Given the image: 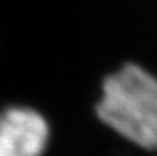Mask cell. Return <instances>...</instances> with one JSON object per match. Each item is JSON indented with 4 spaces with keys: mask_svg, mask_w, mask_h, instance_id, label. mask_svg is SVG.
Segmentation results:
<instances>
[{
    "mask_svg": "<svg viewBox=\"0 0 157 156\" xmlns=\"http://www.w3.org/2000/svg\"><path fill=\"white\" fill-rule=\"evenodd\" d=\"M96 113L127 141L157 149V78L142 66L128 63L105 78Z\"/></svg>",
    "mask_w": 157,
    "mask_h": 156,
    "instance_id": "cell-1",
    "label": "cell"
},
{
    "mask_svg": "<svg viewBox=\"0 0 157 156\" xmlns=\"http://www.w3.org/2000/svg\"><path fill=\"white\" fill-rule=\"evenodd\" d=\"M48 138V122L35 110L11 107L0 113V156H41Z\"/></svg>",
    "mask_w": 157,
    "mask_h": 156,
    "instance_id": "cell-2",
    "label": "cell"
}]
</instances>
